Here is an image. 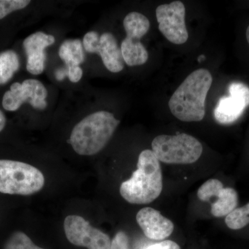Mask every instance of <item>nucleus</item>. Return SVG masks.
Here are the masks:
<instances>
[{
  "label": "nucleus",
  "instance_id": "f257e3e1",
  "mask_svg": "<svg viewBox=\"0 0 249 249\" xmlns=\"http://www.w3.org/2000/svg\"><path fill=\"white\" fill-rule=\"evenodd\" d=\"M213 83L211 72L199 69L183 80L170 98L168 107L183 122H198L206 114V99Z\"/></svg>",
  "mask_w": 249,
  "mask_h": 249
},
{
  "label": "nucleus",
  "instance_id": "f03ea898",
  "mask_svg": "<svg viewBox=\"0 0 249 249\" xmlns=\"http://www.w3.org/2000/svg\"><path fill=\"white\" fill-rule=\"evenodd\" d=\"M162 189L160 160L152 150H143L139 155L137 169L130 178L121 183V196L130 204H147L157 199Z\"/></svg>",
  "mask_w": 249,
  "mask_h": 249
},
{
  "label": "nucleus",
  "instance_id": "7ed1b4c3",
  "mask_svg": "<svg viewBox=\"0 0 249 249\" xmlns=\"http://www.w3.org/2000/svg\"><path fill=\"white\" fill-rule=\"evenodd\" d=\"M119 124L120 121L109 111H96L75 125L70 143L78 155H96L107 145Z\"/></svg>",
  "mask_w": 249,
  "mask_h": 249
},
{
  "label": "nucleus",
  "instance_id": "20e7f679",
  "mask_svg": "<svg viewBox=\"0 0 249 249\" xmlns=\"http://www.w3.org/2000/svg\"><path fill=\"white\" fill-rule=\"evenodd\" d=\"M45 179L40 170L16 160H0V193L31 196L42 189Z\"/></svg>",
  "mask_w": 249,
  "mask_h": 249
},
{
  "label": "nucleus",
  "instance_id": "39448f33",
  "mask_svg": "<svg viewBox=\"0 0 249 249\" xmlns=\"http://www.w3.org/2000/svg\"><path fill=\"white\" fill-rule=\"evenodd\" d=\"M152 151L160 161L170 164H190L200 158L202 145L187 134L160 135L152 142Z\"/></svg>",
  "mask_w": 249,
  "mask_h": 249
},
{
  "label": "nucleus",
  "instance_id": "423d86ee",
  "mask_svg": "<svg viewBox=\"0 0 249 249\" xmlns=\"http://www.w3.org/2000/svg\"><path fill=\"white\" fill-rule=\"evenodd\" d=\"M124 27L127 34L121 47L124 62L129 67L143 65L149 55L140 40L148 32L150 21L140 13H129L124 18Z\"/></svg>",
  "mask_w": 249,
  "mask_h": 249
},
{
  "label": "nucleus",
  "instance_id": "0eeeda50",
  "mask_svg": "<svg viewBox=\"0 0 249 249\" xmlns=\"http://www.w3.org/2000/svg\"><path fill=\"white\" fill-rule=\"evenodd\" d=\"M185 16L186 8L181 1L161 4L156 9L160 32L167 40L175 45H183L188 40Z\"/></svg>",
  "mask_w": 249,
  "mask_h": 249
},
{
  "label": "nucleus",
  "instance_id": "6e6552de",
  "mask_svg": "<svg viewBox=\"0 0 249 249\" xmlns=\"http://www.w3.org/2000/svg\"><path fill=\"white\" fill-rule=\"evenodd\" d=\"M64 230L70 243L88 249H110L111 241L107 234L93 227L84 218L69 215L64 222Z\"/></svg>",
  "mask_w": 249,
  "mask_h": 249
},
{
  "label": "nucleus",
  "instance_id": "1a4fd4ad",
  "mask_svg": "<svg viewBox=\"0 0 249 249\" xmlns=\"http://www.w3.org/2000/svg\"><path fill=\"white\" fill-rule=\"evenodd\" d=\"M229 96H223L218 101L214 116L219 124H233L249 106V88L240 82L229 85Z\"/></svg>",
  "mask_w": 249,
  "mask_h": 249
},
{
  "label": "nucleus",
  "instance_id": "9d476101",
  "mask_svg": "<svg viewBox=\"0 0 249 249\" xmlns=\"http://www.w3.org/2000/svg\"><path fill=\"white\" fill-rule=\"evenodd\" d=\"M55 41L53 36L41 31L31 34L24 40L23 47L27 57V70L29 73L39 75L44 71L47 58L45 49L53 45Z\"/></svg>",
  "mask_w": 249,
  "mask_h": 249
},
{
  "label": "nucleus",
  "instance_id": "9b49d317",
  "mask_svg": "<svg viewBox=\"0 0 249 249\" xmlns=\"http://www.w3.org/2000/svg\"><path fill=\"white\" fill-rule=\"evenodd\" d=\"M137 222L145 235L151 240H164L173 232V223L152 208L140 210L137 214Z\"/></svg>",
  "mask_w": 249,
  "mask_h": 249
},
{
  "label": "nucleus",
  "instance_id": "f8f14e48",
  "mask_svg": "<svg viewBox=\"0 0 249 249\" xmlns=\"http://www.w3.org/2000/svg\"><path fill=\"white\" fill-rule=\"evenodd\" d=\"M98 54L101 55L103 64L109 71L119 73L124 70V62L121 48L111 33H104L100 36Z\"/></svg>",
  "mask_w": 249,
  "mask_h": 249
},
{
  "label": "nucleus",
  "instance_id": "ddd939ff",
  "mask_svg": "<svg viewBox=\"0 0 249 249\" xmlns=\"http://www.w3.org/2000/svg\"><path fill=\"white\" fill-rule=\"evenodd\" d=\"M22 88L25 103H29L35 109H45L47 106L46 98L48 92L40 81L35 79L24 80L22 83Z\"/></svg>",
  "mask_w": 249,
  "mask_h": 249
},
{
  "label": "nucleus",
  "instance_id": "4468645a",
  "mask_svg": "<svg viewBox=\"0 0 249 249\" xmlns=\"http://www.w3.org/2000/svg\"><path fill=\"white\" fill-rule=\"evenodd\" d=\"M214 199L211 205V213L216 217L227 216L237 208L238 195L232 188H224Z\"/></svg>",
  "mask_w": 249,
  "mask_h": 249
},
{
  "label": "nucleus",
  "instance_id": "2eb2a0df",
  "mask_svg": "<svg viewBox=\"0 0 249 249\" xmlns=\"http://www.w3.org/2000/svg\"><path fill=\"white\" fill-rule=\"evenodd\" d=\"M59 56L66 64L67 67L80 65L85 60L83 45L80 40H67L59 49Z\"/></svg>",
  "mask_w": 249,
  "mask_h": 249
},
{
  "label": "nucleus",
  "instance_id": "dca6fc26",
  "mask_svg": "<svg viewBox=\"0 0 249 249\" xmlns=\"http://www.w3.org/2000/svg\"><path fill=\"white\" fill-rule=\"evenodd\" d=\"M19 68V57L16 52L9 50L0 53V85L8 83Z\"/></svg>",
  "mask_w": 249,
  "mask_h": 249
},
{
  "label": "nucleus",
  "instance_id": "f3484780",
  "mask_svg": "<svg viewBox=\"0 0 249 249\" xmlns=\"http://www.w3.org/2000/svg\"><path fill=\"white\" fill-rule=\"evenodd\" d=\"M24 103L25 102L23 98L22 84L19 83H14L11 85L9 91H6L3 96V107L6 110L14 111L18 110Z\"/></svg>",
  "mask_w": 249,
  "mask_h": 249
},
{
  "label": "nucleus",
  "instance_id": "a211bd4d",
  "mask_svg": "<svg viewBox=\"0 0 249 249\" xmlns=\"http://www.w3.org/2000/svg\"><path fill=\"white\" fill-rule=\"evenodd\" d=\"M225 223L232 230H239L247 227L249 224V203L242 207L236 208L228 214Z\"/></svg>",
  "mask_w": 249,
  "mask_h": 249
},
{
  "label": "nucleus",
  "instance_id": "6ab92c4d",
  "mask_svg": "<svg viewBox=\"0 0 249 249\" xmlns=\"http://www.w3.org/2000/svg\"><path fill=\"white\" fill-rule=\"evenodd\" d=\"M4 249H45L37 247L24 232L16 231L5 243Z\"/></svg>",
  "mask_w": 249,
  "mask_h": 249
},
{
  "label": "nucleus",
  "instance_id": "aec40b11",
  "mask_svg": "<svg viewBox=\"0 0 249 249\" xmlns=\"http://www.w3.org/2000/svg\"><path fill=\"white\" fill-rule=\"evenodd\" d=\"M224 185L219 180L211 178L201 185L197 192L198 198L202 201L209 202L219 194L224 188Z\"/></svg>",
  "mask_w": 249,
  "mask_h": 249
},
{
  "label": "nucleus",
  "instance_id": "412c9836",
  "mask_svg": "<svg viewBox=\"0 0 249 249\" xmlns=\"http://www.w3.org/2000/svg\"><path fill=\"white\" fill-rule=\"evenodd\" d=\"M30 2L27 0H0V19L14 11L24 9Z\"/></svg>",
  "mask_w": 249,
  "mask_h": 249
},
{
  "label": "nucleus",
  "instance_id": "4be33fe9",
  "mask_svg": "<svg viewBox=\"0 0 249 249\" xmlns=\"http://www.w3.org/2000/svg\"><path fill=\"white\" fill-rule=\"evenodd\" d=\"M83 47L90 53H98L100 45V36L96 31H89L85 34L83 40Z\"/></svg>",
  "mask_w": 249,
  "mask_h": 249
},
{
  "label": "nucleus",
  "instance_id": "5701e85b",
  "mask_svg": "<svg viewBox=\"0 0 249 249\" xmlns=\"http://www.w3.org/2000/svg\"><path fill=\"white\" fill-rule=\"evenodd\" d=\"M110 249H129V239L125 232L119 231L111 240Z\"/></svg>",
  "mask_w": 249,
  "mask_h": 249
},
{
  "label": "nucleus",
  "instance_id": "b1692460",
  "mask_svg": "<svg viewBox=\"0 0 249 249\" xmlns=\"http://www.w3.org/2000/svg\"><path fill=\"white\" fill-rule=\"evenodd\" d=\"M68 70L69 79L71 83H76L79 82L83 77V70L80 65H71L67 67Z\"/></svg>",
  "mask_w": 249,
  "mask_h": 249
},
{
  "label": "nucleus",
  "instance_id": "393cba45",
  "mask_svg": "<svg viewBox=\"0 0 249 249\" xmlns=\"http://www.w3.org/2000/svg\"><path fill=\"white\" fill-rule=\"evenodd\" d=\"M145 249H181V247L174 241L164 240L149 246Z\"/></svg>",
  "mask_w": 249,
  "mask_h": 249
},
{
  "label": "nucleus",
  "instance_id": "a878e982",
  "mask_svg": "<svg viewBox=\"0 0 249 249\" xmlns=\"http://www.w3.org/2000/svg\"><path fill=\"white\" fill-rule=\"evenodd\" d=\"M68 76V70L67 68L59 69L55 72V78L59 81H62L66 76Z\"/></svg>",
  "mask_w": 249,
  "mask_h": 249
},
{
  "label": "nucleus",
  "instance_id": "bb28decb",
  "mask_svg": "<svg viewBox=\"0 0 249 249\" xmlns=\"http://www.w3.org/2000/svg\"><path fill=\"white\" fill-rule=\"evenodd\" d=\"M246 37H247V42L249 44V26L247 29V32H246Z\"/></svg>",
  "mask_w": 249,
  "mask_h": 249
}]
</instances>
